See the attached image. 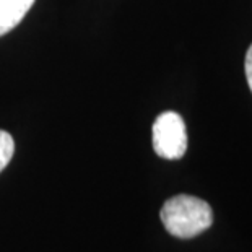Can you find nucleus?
<instances>
[{"mask_svg": "<svg viewBox=\"0 0 252 252\" xmlns=\"http://www.w3.org/2000/svg\"><path fill=\"white\" fill-rule=\"evenodd\" d=\"M159 218L171 236L190 239L212 226L213 212L202 198L179 194L164 202Z\"/></svg>", "mask_w": 252, "mask_h": 252, "instance_id": "1", "label": "nucleus"}, {"mask_svg": "<svg viewBox=\"0 0 252 252\" xmlns=\"http://www.w3.org/2000/svg\"><path fill=\"white\" fill-rule=\"evenodd\" d=\"M153 150L164 159H179L187 152L184 119L174 111L161 112L153 124Z\"/></svg>", "mask_w": 252, "mask_h": 252, "instance_id": "2", "label": "nucleus"}, {"mask_svg": "<svg viewBox=\"0 0 252 252\" xmlns=\"http://www.w3.org/2000/svg\"><path fill=\"white\" fill-rule=\"evenodd\" d=\"M33 3L34 0H0V36L17 28Z\"/></svg>", "mask_w": 252, "mask_h": 252, "instance_id": "3", "label": "nucleus"}, {"mask_svg": "<svg viewBox=\"0 0 252 252\" xmlns=\"http://www.w3.org/2000/svg\"><path fill=\"white\" fill-rule=\"evenodd\" d=\"M15 153V142L13 137L8 132L0 130V173L7 168V164L12 161Z\"/></svg>", "mask_w": 252, "mask_h": 252, "instance_id": "4", "label": "nucleus"}, {"mask_svg": "<svg viewBox=\"0 0 252 252\" xmlns=\"http://www.w3.org/2000/svg\"><path fill=\"white\" fill-rule=\"evenodd\" d=\"M244 67H246V78H248V85H249V88L252 91V44L248 49V54H246Z\"/></svg>", "mask_w": 252, "mask_h": 252, "instance_id": "5", "label": "nucleus"}]
</instances>
